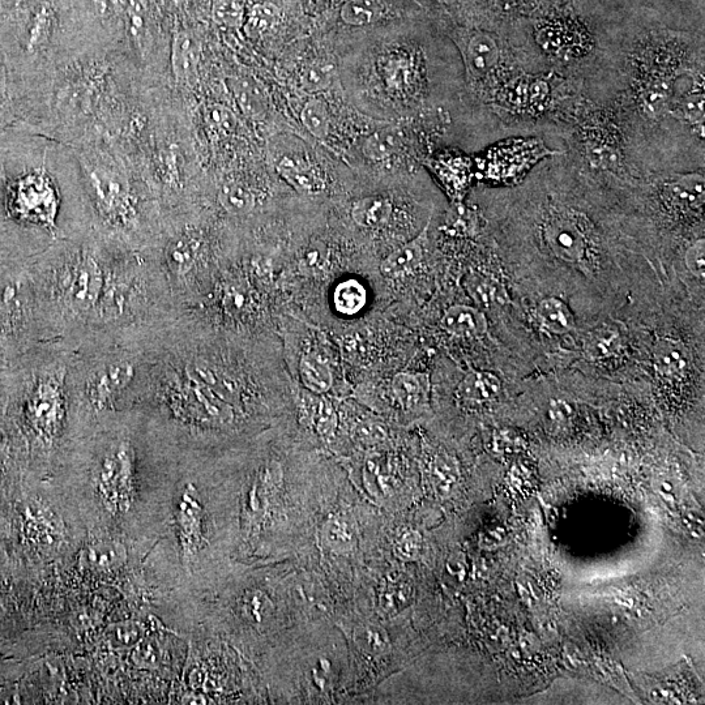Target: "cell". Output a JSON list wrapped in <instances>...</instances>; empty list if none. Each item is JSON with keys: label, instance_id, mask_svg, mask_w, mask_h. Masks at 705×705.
I'll list each match as a JSON object with an SVG mask.
<instances>
[{"label": "cell", "instance_id": "obj_1", "mask_svg": "<svg viewBox=\"0 0 705 705\" xmlns=\"http://www.w3.org/2000/svg\"><path fill=\"white\" fill-rule=\"evenodd\" d=\"M138 67L110 46H94L47 71L21 94L20 130L76 147L117 140L151 91Z\"/></svg>", "mask_w": 705, "mask_h": 705}, {"label": "cell", "instance_id": "obj_2", "mask_svg": "<svg viewBox=\"0 0 705 705\" xmlns=\"http://www.w3.org/2000/svg\"><path fill=\"white\" fill-rule=\"evenodd\" d=\"M0 181L16 220L58 243L92 232L74 149L20 130L0 153Z\"/></svg>", "mask_w": 705, "mask_h": 705}, {"label": "cell", "instance_id": "obj_3", "mask_svg": "<svg viewBox=\"0 0 705 705\" xmlns=\"http://www.w3.org/2000/svg\"><path fill=\"white\" fill-rule=\"evenodd\" d=\"M71 148L92 230L125 247L153 245L164 226L165 211L135 156L108 136Z\"/></svg>", "mask_w": 705, "mask_h": 705}, {"label": "cell", "instance_id": "obj_4", "mask_svg": "<svg viewBox=\"0 0 705 705\" xmlns=\"http://www.w3.org/2000/svg\"><path fill=\"white\" fill-rule=\"evenodd\" d=\"M135 484V455L128 443L111 447L96 469V485L102 503L111 512L130 510Z\"/></svg>", "mask_w": 705, "mask_h": 705}, {"label": "cell", "instance_id": "obj_5", "mask_svg": "<svg viewBox=\"0 0 705 705\" xmlns=\"http://www.w3.org/2000/svg\"><path fill=\"white\" fill-rule=\"evenodd\" d=\"M153 245L160 246L162 260L169 271L183 277L194 271L202 258L205 239L200 230L190 226L173 229L164 224Z\"/></svg>", "mask_w": 705, "mask_h": 705}, {"label": "cell", "instance_id": "obj_6", "mask_svg": "<svg viewBox=\"0 0 705 705\" xmlns=\"http://www.w3.org/2000/svg\"><path fill=\"white\" fill-rule=\"evenodd\" d=\"M28 413L41 437H57L64 420L63 382L58 375L38 380L29 396Z\"/></svg>", "mask_w": 705, "mask_h": 705}, {"label": "cell", "instance_id": "obj_7", "mask_svg": "<svg viewBox=\"0 0 705 705\" xmlns=\"http://www.w3.org/2000/svg\"><path fill=\"white\" fill-rule=\"evenodd\" d=\"M135 369L131 362L119 361L109 363L96 371L87 383V396L93 407L104 409L110 407L134 380Z\"/></svg>", "mask_w": 705, "mask_h": 705}, {"label": "cell", "instance_id": "obj_8", "mask_svg": "<svg viewBox=\"0 0 705 705\" xmlns=\"http://www.w3.org/2000/svg\"><path fill=\"white\" fill-rule=\"evenodd\" d=\"M440 327L457 339L474 340L486 335L489 324L484 311L477 306L455 305L443 314Z\"/></svg>", "mask_w": 705, "mask_h": 705}, {"label": "cell", "instance_id": "obj_9", "mask_svg": "<svg viewBox=\"0 0 705 705\" xmlns=\"http://www.w3.org/2000/svg\"><path fill=\"white\" fill-rule=\"evenodd\" d=\"M185 375L187 378L211 388L216 395H219L230 405L237 403L239 396H241V388H239L237 380H234L215 363L204 360L191 361L186 366Z\"/></svg>", "mask_w": 705, "mask_h": 705}, {"label": "cell", "instance_id": "obj_10", "mask_svg": "<svg viewBox=\"0 0 705 705\" xmlns=\"http://www.w3.org/2000/svg\"><path fill=\"white\" fill-rule=\"evenodd\" d=\"M429 228L430 220L427 221L425 228L418 233L417 237L391 252L383 260L382 264H380V272L384 276L399 277L408 275V273L420 267L423 258H425L427 242H429Z\"/></svg>", "mask_w": 705, "mask_h": 705}, {"label": "cell", "instance_id": "obj_11", "mask_svg": "<svg viewBox=\"0 0 705 705\" xmlns=\"http://www.w3.org/2000/svg\"><path fill=\"white\" fill-rule=\"evenodd\" d=\"M430 376L426 373H399L393 376L391 392L393 399L405 410H418L429 404Z\"/></svg>", "mask_w": 705, "mask_h": 705}, {"label": "cell", "instance_id": "obj_12", "mask_svg": "<svg viewBox=\"0 0 705 705\" xmlns=\"http://www.w3.org/2000/svg\"><path fill=\"white\" fill-rule=\"evenodd\" d=\"M464 288L481 310L495 309L511 302L510 294L502 280L484 272L469 273L464 279Z\"/></svg>", "mask_w": 705, "mask_h": 705}, {"label": "cell", "instance_id": "obj_13", "mask_svg": "<svg viewBox=\"0 0 705 705\" xmlns=\"http://www.w3.org/2000/svg\"><path fill=\"white\" fill-rule=\"evenodd\" d=\"M502 383L498 376L482 371L470 369L461 380L459 387L460 399L472 405L491 403L501 396Z\"/></svg>", "mask_w": 705, "mask_h": 705}, {"label": "cell", "instance_id": "obj_14", "mask_svg": "<svg viewBox=\"0 0 705 705\" xmlns=\"http://www.w3.org/2000/svg\"><path fill=\"white\" fill-rule=\"evenodd\" d=\"M653 363L662 378L678 380L686 374L689 357L685 346L679 341L662 337L653 346Z\"/></svg>", "mask_w": 705, "mask_h": 705}, {"label": "cell", "instance_id": "obj_15", "mask_svg": "<svg viewBox=\"0 0 705 705\" xmlns=\"http://www.w3.org/2000/svg\"><path fill=\"white\" fill-rule=\"evenodd\" d=\"M536 318L540 327L550 335H566L575 328L570 307L559 298L549 297L538 303Z\"/></svg>", "mask_w": 705, "mask_h": 705}, {"label": "cell", "instance_id": "obj_16", "mask_svg": "<svg viewBox=\"0 0 705 705\" xmlns=\"http://www.w3.org/2000/svg\"><path fill=\"white\" fill-rule=\"evenodd\" d=\"M393 212L391 200L384 196H367L354 202L352 219L365 229H378L390 222Z\"/></svg>", "mask_w": 705, "mask_h": 705}, {"label": "cell", "instance_id": "obj_17", "mask_svg": "<svg viewBox=\"0 0 705 705\" xmlns=\"http://www.w3.org/2000/svg\"><path fill=\"white\" fill-rule=\"evenodd\" d=\"M196 58H198V46L195 38L186 31L175 32L169 57L174 78L178 81L190 78L195 71Z\"/></svg>", "mask_w": 705, "mask_h": 705}, {"label": "cell", "instance_id": "obj_18", "mask_svg": "<svg viewBox=\"0 0 705 705\" xmlns=\"http://www.w3.org/2000/svg\"><path fill=\"white\" fill-rule=\"evenodd\" d=\"M279 173L298 191L315 194L323 190L324 182L313 165L292 157H284L277 165Z\"/></svg>", "mask_w": 705, "mask_h": 705}, {"label": "cell", "instance_id": "obj_19", "mask_svg": "<svg viewBox=\"0 0 705 705\" xmlns=\"http://www.w3.org/2000/svg\"><path fill=\"white\" fill-rule=\"evenodd\" d=\"M369 299L366 286L357 279H346L335 286L332 294L333 307L343 316H356L365 309Z\"/></svg>", "mask_w": 705, "mask_h": 705}, {"label": "cell", "instance_id": "obj_20", "mask_svg": "<svg viewBox=\"0 0 705 705\" xmlns=\"http://www.w3.org/2000/svg\"><path fill=\"white\" fill-rule=\"evenodd\" d=\"M217 202L232 216H246L256 207L255 192L245 183L229 181L220 187Z\"/></svg>", "mask_w": 705, "mask_h": 705}, {"label": "cell", "instance_id": "obj_21", "mask_svg": "<svg viewBox=\"0 0 705 705\" xmlns=\"http://www.w3.org/2000/svg\"><path fill=\"white\" fill-rule=\"evenodd\" d=\"M299 374L303 386L316 395H324L333 386L332 369L322 358L305 354L299 363Z\"/></svg>", "mask_w": 705, "mask_h": 705}, {"label": "cell", "instance_id": "obj_22", "mask_svg": "<svg viewBox=\"0 0 705 705\" xmlns=\"http://www.w3.org/2000/svg\"><path fill=\"white\" fill-rule=\"evenodd\" d=\"M622 346L621 332L614 326H602L591 332L585 341V353L596 361L609 360Z\"/></svg>", "mask_w": 705, "mask_h": 705}, {"label": "cell", "instance_id": "obj_23", "mask_svg": "<svg viewBox=\"0 0 705 705\" xmlns=\"http://www.w3.org/2000/svg\"><path fill=\"white\" fill-rule=\"evenodd\" d=\"M301 122L314 138L326 139L331 130V115L326 102L310 98L301 111Z\"/></svg>", "mask_w": 705, "mask_h": 705}, {"label": "cell", "instance_id": "obj_24", "mask_svg": "<svg viewBox=\"0 0 705 705\" xmlns=\"http://www.w3.org/2000/svg\"><path fill=\"white\" fill-rule=\"evenodd\" d=\"M380 4L376 0H348L341 8V19L353 27L373 24L380 16Z\"/></svg>", "mask_w": 705, "mask_h": 705}, {"label": "cell", "instance_id": "obj_25", "mask_svg": "<svg viewBox=\"0 0 705 705\" xmlns=\"http://www.w3.org/2000/svg\"><path fill=\"white\" fill-rule=\"evenodd\" d=\"M400 147L399 132L395 130H383L374 132L369 138L363 141V153L370 160L382 161L391 157Z\"/></svg>", "mask_w": 705, "mask_h": 705}, {"label": "cell", "instance_id": "obj_26", "mask_svg": "<svg viewBox=\"0 0 705 705\" xmlns=\"http://www.w3.org/2000/svg\"><path fill=\"white\" fill-rule=\"evenodd\" d=\"M333 68L332 64L316 61L307 64L301 72V78H299V84L303 91L309 93H316L326 91L329 85L332 84L333 80Z\"/></svg>", "mask_w": 705, "mask_h": 705}, {"label": "cell", "instance_id": "obj_27", "mask_svg": "<svg viewBox=\"0 0 705 705\" xmlns=\"http://www.w3.org/2000/svg\"><path fill=\"white\" fill-rule=\"evenodd\" d=\"M280 11L275 4H256L247 19V33L260 37L271 31L279 21Z\"/></svg>", "mask_w": 705, "mask_h": 705}, {"label": "cell", "instance_id": "obj_28", "mask_svg": "<svg viewBox=\"0 0 705 705\" xmlns=\"http://www.w3.org/2000/svg\"><path fill=\"white\" fill-rule=\"evenodd\" d=\"M323 538L329 548L344 551L352 548L354 541L353 529L341 517H331L324 525Z\"/></svg>", "mask_w": 705, "mask_h": 705}, {"label": "cell", "instance_id": "obj_29", "mask_svg": "<svg viewBox=\"0 0 705 705\" xmlns=\"http://www.w3.org/2000/svg\"><path fill=\"white\" fill-rule=\"evenodd\" d=\"M316 433L323 439H331L336 434L339 426V417L331 401L320 399L313 410V418Z\"/></svg>", "mask_w": 705, "mask_h": 705}, {"label": "cell", "instance_id": "obj_30", "mask_svg": "<svg viewBox=\"0 0 705 705\" xmlns=\"http://www.w3.org/2000/svg\"><path fill=\"white\" fill-rule=\"evenodd\" d=\"M431 474L439 490H450L459 478V464L452 456L439 455L431 465Z\"/></svg>", "mask_w": 705, "mask_h": 705}, {"label": "cell", "instance_id": "obj_31", "mask_svg": "<svg viewBox=\"0 0 705 705\" xmlns=\"http://www.w3.org/2000/svg\"><path fill=\"white\" fill-rule=\"evenodd\" d=\"M422 538L413 529H404L396 538L395 550L397 557L403 561H414L420 555Z\"/></svg>", "mask_w": 705, "mask_h": 705}, {"label": "cell", "instance_id": "obj_32", "mask_svg": "<svg viewBox=\"0 0 705 705\" xmlns=\"http://www.w3.org/2000/svg\"><path fill=\"white\" fill-rule=\"evenodd\" d=\"M686 268L692 276L698 280H704L705 277V241L704 238L695 239L691 243L689 249L685 252Z\"/></svg>", "mask_w": 705, "mask_h": 705}, {"label": "cell", "instance_id": "obj_33", "mask_svg": "<svg viewBox=\"0 0 705 705\" xmlns=\"http://www.w3.org/2000/svg\"><path fill=\"white\" fill-rule=\"evenodd\" d=\"M213 16L220 24L237 27L242 23L243 10L241 4L235 0H217L215 8H213Z\"/></svg>", "mask_w": 705, "mask_h": 705}, {"label": "cell", "instance_id": "obj_34", "mask_svg": "<svg viewBox=\"0 0 705 705\" xmlns=\"http://www.w3.org/2000/svg\"><path fill=\"white\" fill-rule=\"evenodd\" d=\"M239 104L251 115H258L266 108V101L259 89L243 84L237 91Z\"/></svg>", "mask_w": 705, "mask_h": 705}, {"label": "cell", "instance_id": "obj_35", "mask_svg": "<svg viewBox=\"0 0 705 705\" xmlns=\"http://www.w3.org/2000/svg\"><path fill=\"white\" fill-rule=\"evenodd\" d=\"M357 438L363 444L376 446V444L386 442L387 431L384 429L382 423L367 421L357 427Z\"/></svg>", "mask_w": 705, "mask_h": 705}, {"label": "cell", "instance_id": "obj_36", "mask_svg": "<svg viewBox=\"0 0 705 705\" xmlns=\"http://www.w3.org/2000/svg\"><path fill=\"white\" fill-rule=\"evenodd\" d=\"M408 596L409 593L404 584H388L383 589L382 595H380V605H382L384 611H395L397 606L407 602Z\"/></svg>", "mask_w": 705, "mask_h": 705}, {"label": "cell", "instance_id": "obj_37", "mask_svg": "<svg viewBox=\"0 0 705 705\" xmlns=\"http://www.w3.org/2000/svg\"><path fill=\"white\" fill-rule=\"evenodd\" d=\"M246 606L247 609H249L251 618L254 619L255 622H262L263 617L269 614V609H271L272 604L264 593L256 592L250 597V601L247 600Z\"/></svg>", "mask_w": 705, "mask_h": 705}, {"label": "cell", "instance_id": "obj_38", "mask_svg": "<svg viewBox=\"0 0 705 705\" xmlns=\"http://www.w3.org/2000/svg\"><path fill=\"white\" fill-rule=\"evenodd\" d=\"M440 2H450V0H440Z\"/></svg>", "mask_w": 705, "mask_h": 705}]
</instances>
